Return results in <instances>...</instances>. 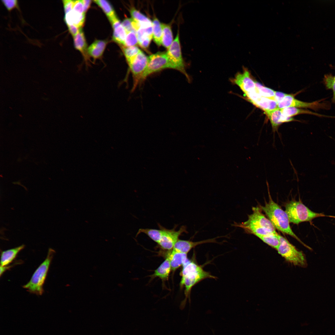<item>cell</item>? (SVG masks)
Masks as SVG:
<instances>
[{
    "label": "cell",
    "mask_w": 335,
    "mask_h": 335,
    "mask_svg": "<svg viewBox=\"0 0 335 335\" xmlns=\"http://www.w3.org/2000/svg\"><path fill=\"white\" fill-rule=\"evenodd\" d=\"M82 1L84 6V12L85 13L90 7L91 3V1L83 0H82Z\"/></svg>",
    "instance_id": "cell-41"
},
{
    "label": "cell",
    "mask_w": 335,
    "mask_h": 335,
    "mask_svg": "<svg viewBox=\"0 0 335 335\" xmlns=\"http://www.w3.org/2000/svg\"><path fill=\"white\" fill-rule=\"evenodd\" d=\"M279 244L276 249L278 253L288 262L294 266H305L306 261L302 252L298 250L286 238L278 234Z\"/></svg>",
    "instance_id": "cell-5"
},
{
    "label": "cell",
    "mask_w": 335,
    "mask_h": 335,
    "mask_svg": "<svg viewBox=\"0 0 335 335\" xmlns=\"http://www.w3.org/2000/svg\"><path fill=\"white\" fill-rule=\"evenodd\" d=\"M287 94L282 92L275 91V100L278 104Z\"/></svg>",
    "instance_id": "cell-40"
},
{
    "label": "cell",
    "mask_w": 335,
    "mask_h": 335,
    "mask_svg": "<svg viewBox=\"0 0 335 335\" xmlns=\"http://www.w3.org/2000/svg\"><path fill=\"white\" fill-rule=\"evenodd\" d=\"M171 269L168 259L166 257L165 260L155 270L151 275L152 278L158 277L162 280H168Z\"/></svg>",
    "instance_id": "cell-20"
},
{
    "label": "cell",
    "mask_w": 335,
    "mask_h": 335,
    "mask_svg": "<svg viewBox=\"0 0 335 335\" xmlns=\"http://www.w3.org/2000/svg\"><path fill=\"white\" fill-rule=\"evenodd\" d=\"M268 190L269 201L259 207L264 212L275 227L281 232L289 235L302 243L292 230L287 214L281 207L272 199Z\"/></svg>",
    "instance_id": "cell-1"
},
{
    "label": "cell",
    "mask_w": 335,
    "mask_h": 335,
    "mask_svg": "<svg viewBox=\"0 0 335 335\" xmlns=\"http://www.w3.org/2000/svg\"><path fill=\"white\" fill-rule=\"evenodd\" d=\"M85 14H81L72 10L65 14V20L67 25H74L79 28L84 22Z\"/></svg>",
    "instance_id": "cell-21"
},
{
    "label": "cell",
    "mask_w": 335,
    "mask_h": 335,
    "mask_svg": "<svg viewBox=\"0 0 335 335\" xmlns=\"http://www.w3.org/2000/svg\"><path fill=\"white\" fill-rule=\"evenodd\" d=\"M138 43V40L136 31H132L127 33L123 45L124 47L134 46Z\"/></svg>",
    "instance_id": "cell-34"
},
{
    "label": "cell",
    "mask_w": 335,
    "mask_h": 335,
    "mask_svg": "<svg viewBox=\"0 0 335 335\" xmlns=\"http://www.w3.org/2000/svg\"><path fill=\"white\" fill-rule=\"evenodd\" d=\"M113 29V39L116 42L123 45L127 33L121 23L115 16L109 19Z\"/></svg>",
    "instance_id": "cell-16"
},
{
    "label": "cell",
    "mask_w": 335,
    "mask_h": 335,
    "mask_svg": "<svg viewBox=\"0 0 335 335\" xmlns=\"http://www.w3.org/2000/svg\"><path fill=\"white\" fill-rule=\"evenodd\" d=\"M22 244L16 248L4 251L2 252L0 266H6L9 264L15 258L18 253L24 248Z\"/></svg>",
    "instance_id": "cell-19"
},
{
    "label": "cell",
    "mask_w": 335,
    "mask_h": 335,
    "mask_svg": "<svg viewBox=\"0 0 335 335\" xmlns=\"http://www.w3.org/2000/svg\"><path fill=\"white\" fill-rule=\"evenodd\" d=\"M169 251L167 257L169 260L172 270L174 271L187 260V254L178 252L172 249Z\"/></svg>",
    "instance_id": "cell-17"
},
{
    "label": "cell",
    "mask_w": 335,
    "mask_h": 335,
    "mask_svg": "<svg viewBox=\"0 0 335 335\" xmlns=\"http://www.w3.org/2000/svg\"><path fill=\"white\" fill-rule=\"evenodd\" d=\"M182 266L180 285L181 287L185 288V299L189 296L192 287L196 284L206 279L216 278L193 261L188 259Z\"/></svg>",
    "instance_id": "cell-2"
},
{
    "label": "cell",
    "mask_w": 335,
    "mask_h": 335,
    "mask_svg": "<svg viewBox=\"0 0 335 335\" xmlns=\"http://www.w3.org/2000/svg\"><path fill=\"white\" fill-rule=\"evenodd\" d=\"M55 253L54 250L49 249L45 260L36 270L30 281L23 286L24 288L30 293L38 295L42 294L43 285Z\"/></svg>",
    "instance_id": "cell-4"
},
{
    "label": "cell",
    "mask_w": 335,
    "mask_h": 335,
    "mask_svg": "<svg viewBox=\"0 0 335 335\" xmlns=\"http://www.w3.org/2000/svg\"><path fill=\"white\" fill-rule=\"evenodd\" d=\"M65 12L66 14L73 10L74 1L65 0L62 1Z\"/></svg>",
    "instance_id": "cell-38"
},
{
    "label": "cell",
    "mask_w": 335,
    "mask_h": 335,
    "mask_svg": "<svg viewBox=\"0 0 335 335\" xmlns=\"http://www.w3.org/2000/svg\"><path fill=\"white\" fill-rule=\"evenodd\" d=\"M132 22V19L127 18L124 19L122 23L127 33L131 31H135L133 27Z\"/></svg>",
    "instance_id": "cell-36"
},
{
    "label": "cell",
    "mask_w": 335,
    "mask_h": 335,
    "mask_svg": "<svg viewBox=\"0 0 335 335\" xmlns=\"http://www.w3.org/2000/svg\"><path fill=\"white\" fill-rule=\"evenodd\" d=\"M94 2L102 9L109 19L116 16L113 8L107 1L97 0Z\"/></svg>",
    "instance_id": "cell-30"
},
{
    "label": "cell",
    "mask_w": 335,
    "mask_h": 335,
    "mask_svg": "<svg viewBox=\"0 0 335 335\" xmlns=\"http://www.w3.org/2000/svg\"><path fill=\"white\" fill-rule=\"evenodd\" d=\"M152 22L153 37L154 42L158 46L162 44L163 31L162 24L157 18Z\"/></svg>",
    "instance_id": "cell-28"
},
{
    "label": "cell",
    "mask_w": 335,
    "mask_h": 335,
    "mask_svg": "<svg viewBox=\"0 0 335 335\" xmlns=\"http://www.w3.org/2000/svg\"><path fill=\"white\" fill-rule=\"evenodd\" d=\"M2 1L8 11H11L17 6V0H2Z\"/></svg>",
    "instance_id": "cell-37"
},
{
    "label": "cell",
    "mask_w": 335,
    "mask_h": 335,
    "mask_svg": "<svg viewBox=\"0 0 335 335\" xmlns=\"http://www.w3.org/2000/svg\"><path fill=\"white\" fill-rule=\"evenodd\" d=\"M265 113L270 121L274 134L277 132L279 127L283 123L295 120L292 117L284 116L283 114L281 109L278 108Z\"/></svg>",
    "instance_id": "cell-14"
},
{
    "label": "cell",
    "mask_w": 335,
    "mask_h": 335,
    "mask_svg": "<svg viewBox=\"0 0 335 335\" xmlns=\"http://www.w3.org/2000/svg\"><path fill=\"white\" fill-rule=\"evenodd\" d=\"M167 68L172 69L167 52H158L150 55L148 57V64L142 75L141 83L150 75Z\"/></svg>",
    "instance_id": "cell-6"
},
{
    "label": "cell",
    "mask_w": 335,
    "mask_h": 335,
    "mask_svg": "<svg viewBox=\"0 0 335 335\" xmlns=\"http://www.w3.org/2000/svg\"><path fill=\"white\" fill-rule=\"evenodd\" d=\"M148 57L142 51L128 63L133 79L132 91L141 83L142 75L146 69L148 63Z\"/></svg>",
    "instance_id": "cell-10"
},
{
    "label": "cell",
    "mask_w": 335,
    "mask_h": 335,
    "mask_svg": "<svg viewBox=\"0 0 335 335\" xmlns=\"http://www.w3.org/2000/svg\"><path fill=\"white\" fill-rule=\"evenodd\" d=\"M163 34L162 45L168 49L173 41V36L170 26L167 24H162Z\"/></svg>",
    "instance_id": "cell-27"
},
{
    "label": "cell",
    "mask_w": 335,
    "mask_h": 335,
    "mask_svg": "<svg viewBox=\"0 0 335 335\" xmlns=\"http://www.w3.org/2000/svg\"><path fill=\"white\" fill-rule=\"evenodd\" d=\"M230 80L233 84L240 88L245 95L257 88L256 82L252 78L248 69L244 67H243L242 72H238Z\"/></svg>",
    "instance_id": "cell-12"
},
{
    "label": "cell",
    "mask_w": 335,
    "mask_h": 335,
    "mask_svg": "<svg viewBox=\"0 0 335 335\" xmlns=\"http://www.w3.org/2000/svg\"><path fill=\"white\" fill-rule=\"evenodd\" d=\"M133 27L136 33L139 44L143 48H147L153 37L152 26L143 28L136 22L134 24Z\"/></svg>",
    "instance_id": "cell-13"
},
{
    "label": "cell",
    "mask_w": 335,
    "mask_h": 335,
    "mask_svg": "<svg viewBox=\"0 0 335 335\" xmlns=\"http://www.w3.org/2000/svg\"><path fill=\"white\" fill-rule=\"evenodd\" d=\"M67 26L70 33L73 37L78 34L81 29L80 28L74 25Z\"/></svg>",
    "instance_id": "cell-39"
},
{
    "label": "cell",
    "mask_w": 335,
    "mask_h": 335,
    "mask_svg": "<svg viewBox=\"0 0 335 335\" xmlns=\"http://www.w3.org/2000/svg\"><path fill=\"white\" fill-rule=\"evenodd\" d=\"M285 207L290 222L295 224L310 221L315 218L325 216L322 213L312 211L300 200L293 199L286 203Z\"/></svg>",
    "instance_id": "cell-3"
},
{
    "label": "cell",
    "mask_w": 335,
    "mask_h": 335,
    "mask_svg": "<svg viewBox=\"0 0 335 335\" xmlns=\"http://www.w3.org/2000/svg\"><path fill=\"white\" fill-rule=\"evenodd\" d=\"M278 234L274 235L257 234L255 235L264 243L276 249L279 244V240L278 236Z\"/></svg>",
    "instance_id": "cell-29"
},
{
    "label": "cell",
    "mask_w": 335,
    "mask_h": 335,
    "mask_svg": "<svg viewBox=\"0 0 335 335\" xmlns=\"http://www.w3.org/2000/svg\"><path fill=\"white\" fill-rule=\"evenodd\" d=\"M323 81L327 89L332 90L333 92L332 101L335 102V76L331 74L325 75Z\"/></svg>",
    "instance_id": "cell-33"
},
{
    "label": "cell",
    "mask_w": 335,
    "mask_h": 335,
    "mask_svg": "<svg viewBox=\"0 0 335 335\" xmlns=\"http://www.w3.org/2000/svg\"><path fill=\"white\" fill-rule=\"evenodd\" d=\"M73 10L81 14H85L82 0L74 1Z\"/></svg>",
    "instance_id": "cell-35"
},
{
    "label": "cell",
    "mask_w": 335,
    "mask_h": 335,
    "mask_svg": "<svg viewBox=\"0 0 335 335\" xmlns=\"http://www.w3.org/2000/svg\"><path fill=\"white\" fill-rule=\"evenodd\" d=\"M283 114L286 117H292V116L302 114H308L319 117L325 116V115L312 112L309 110L300 109L295 107H289L281 109Z\"/></svg>",
    "instance_id": "cell-24"
},
{
    "label": "cell",
    "mask_w": 335,
    "mask_h": 335,
    "mask_svg": "<svg viewBox=\"0 0 335 335\" xmlns=\"http://www.w3.org/2000/svg\"><path fill=\"white\" fill-rule=\"evenodd\" d=\"M256 85L259 94L262 96L275 100V91L263 86L257 82H256Z\"/></svg>",
    "instance_id": "cell-32"
},
{
    "label": "cell",
    "mask_w": 335,
    "mask_h": 335,
    "mask_svg": "<svg viewBox=\"0 0 335 335\" xmlns=\"http://www.w3.org/2000/svg\"><path fill=\"white\" fill-rule=\"evenodd\" d=\"M132 19L137 22L140 25L146 28L152 26V22L148 17L134 8L130 10Z\"/></svg>",
    "instance_id": "cell-26"
},
{
    "label": "cell",
    "mask_w": 335,
    "mask_h": 335,
    "mask_svg": "<svg viewBox=\"0 0 335 335\" xmlns=\"http://www.w3.org/2000/svg\"><path fill=\"white\" fill-rule=\"evenodd\" d=\"M176 226V225L172 229H168L163 227V235L158 243L163 249L168 250L172 249L182 234L188 232L185 226H182L177 231L175 230Z\"/></svg>",
    "instance_id": "cell-11"
},
{
    "label": "cell",
    "mask_w": 335,
    "mask_h": 335,
    "mask_svg": "<svg viewBox=\"0 0 335 335\" xmlns=\"http://www.w3.org/2000/svg\"><path fill=\"white\" fill-rule=\"evenodd\" d=\"M252 104L263 110L265 113L278 108L277 103L275 101L262 96Z\"/></svg>",
    "instance_id": "cell-22"
},
{
    "label": "cell",
    "mask_w": 335,
    "mask_h": 335,
    "mask_svg": "<svg viewBox=\"0 0 335 335\" xmlns=\"http://www.w3.org/2000/svg\"><path fill=\"white\" fill-rule=\"evenodd\" d=\"M252 213L248 215V219L241 223L234 222V226L242 227L245 226H253L270 230L272 232L277 233L276 229L270 220L262 213L259 207H253Z\"/></svg>",
    "instance_id": "cell-8"
},
{
    "label": "cell",
    "mask_w": 335,
    "mask_h": 335,
    "mask_svg": "<svg viewBox=\"0 0 335 335\" xmlns=\"http://www.w3.org/2000/svg\"><path fill=\"white\" fill-rule=\"evenodd\" d=\"M74 39L75 48L82 53L86 59H87L88 58L87 44L84 33L81 29L74 37Z\"/></svg>",
    "instance_id": "cell-23"
},
{
    "label": "cell",
    "mask_w": 335,
    "mask_h": 335,
    "mask_svg": "<svg viewBox=\"0 0 335 335\" xmlns=\"http://www.w3.org/2000/svg\"><path fill=\"white\" fill-rule=\"evenodd\" d=\"M160 229H140L136 233V236L143 233L149 236L151 239L158 243L160 240L163 232V227L159 225Z\"/></svg>",
    "instance_id": "cell-25"
},
{
    "label": "cell",
    "mask_w": 335,
    "mask_h": 335,
    "mask_svg": "<svg viewBox=\"0 0 335 335\" xmlns=\"http://www.w3.org/2000/svg\"><path fill=\"white\" fill-rule=\"evenodd\" d=\"M106 45L105 41L96 40L87 48L88 54L94 59L99 58L103 54Z\"/></svg>",
    "instance_id": "cell-18"
},
{
    "label": "cell",
    "mask_w": 335,
    "mask_h": 335,
    "mask_svg": "<svg viewBox=\"0 0 335 335\" xmlns=\"http://www.w3.org/2000/svg\"><path fill=\"white\" fill-rule=\"evenodd\" d=\"M167 53L172 69L180 72L186 77L188 81L190 82V78L186 71L185 65L182 56L178 33Z\"/></svg>",
    "instance_id": "cell-7"
},
{
    "label": "cell",
    "mask_w": 335,
    "mask_h": 335,
    "mask_svg": "<svg viewBox=\"0 0 335 335\" xmlns=\"http://www.w3.org/2000/svg\"><path fill=\"white\" fill-rule=\"evenodd\" d=\"M217 238L216 237L197 242L179 239L172 249L178 252L187 254L192 248L198 245L206 243H217L216 240Z\"/></svg>",
    "instance_id": "cell-15"
},
{
    "label": "cell",
    "mask_w": 335,
    "mask_h": 335,
    "mask_svg": "<svg viewBox=\"0 0 335 335\" xmlns=\"http://www.w3.org/2000/svg\"><path fill=\"white\" fill-rule=\"evenodd\" d=\"M122 47L128 63L132 60L141 51L136 46L130 47L123 46Z\"/></svg>",
    "instance_id": "cell-31"
},
{
    "label": "cell",
    "mask_w": 335,
    "mask_h": 335,
    "mask_svg": "<svg viewBox=\"0 0 335 335\" xmlns=\"http://www.w3.org/2000/svg\"><path fill=\"white\" fill-rule=\"evenodd\" d=\"M322 100L311 102L302 101L294 98L292 95L287 94L278 104V108L280 109L289 107L297 108H309L314 110L319 109H328L330 104L327 102H321Z\"/></svg>",
    "instance_id": "cell-9"
}]
</instances>
